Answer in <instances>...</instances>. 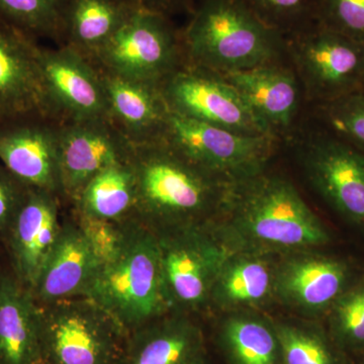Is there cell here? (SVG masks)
Segmentation results:
<instances>
[{
  "label": "cell",
  "mask_w": 364,
  "mask_h": 364,
  "mask_svg": "<svg viewBox=\"0 0 364 364\" xmlns=\"http://www.w3.org/2000/svg\"><path fill=\"white\" fill-rule=\"evenodd\" d=\"M59 122L33 114L0 122V162L21 184L63 198Z\"/></svg>",
  "instance_id": "cell-15"
},
{
  "label": "cell",
  "mask_w": 364,
  "mask_h": 364,
  "mask_svg": "<svg viewBox=\"0 0 364 364\" xmlns=\"http://www.w3.org/2000/svg\"><path fill=\"white\" fill-rule=\"evenodd\" d=\"M98 70L112 124L132 145L160 140L170 112L160 85Z\"/></svg>",
  "instance_id": "cell-19"
},
{
  "label": "cell",
  "mask_w": 364,
  "mask_h": 364,
  "mask_svg": "<svg viewBox=\"0 0 364 364\" xmlns=\"http://www.w3.org/2000/svg\"><path fill=\"white\" fill-rule=\"evenodd\" d=\"M287 143L311 188L337 214L364 226V152L323 127H299Z\"/></svg>",
  "instance_id": "cell-8"
},
{
  "label": "cell",
  "mask_w": 364,
  "mask_h": 364,
  "mask_svg": "<svg viewBox=\"0 0 364 364\" xmlns=\"http://www.w3.org/2000/svg\"><path fill=\"white\" fill-rule=\"evenodd\" d=\"M328 333L347 355L364 349V279L352 282L326 315Z\"/></svg>",
  "instance_id": "cell-29"
},
{
  "label": "cell",
  "mask_w": 364,
  "mask_h": 364,
  "mask_svg": "<svg viewBox=\"0 0 364 364\" xmlns=\"http://www.w3.org/2000/svg\"><path fill=\"white\" fill-rule=\"evenodd\" d=\"M74 220L85 235L91 250L95 253L100 265L105 264L117 257V254L123 248L129 225L132 222L105 221L76 213Z\"/></svg>",
  "instance_id": "cell-33"
},
{
  "label": "cell",
  "mask_w": 364,
  "mask_h": 364,
  "mask_svg": "<svg viewBox=\"0 0 364 364\" xmlns=\"http://www.w3.org/2000/svg\"><path fill=\"white\" fill-rule=\"evenodd\" d=\"M46 364H121L129 333L86 296L40 306Z\"/></svg>",
  "instance_id": "cell-6"
},
{
  "label": "cell",
  "mask_w": 364,
  "mask_h": 364,
  "mask_svg": "<svg viewBox=\"0 0 364 364\" xmlns=\"http://www.w3.org/2000/svg\"><path fill=\"white\" fill-rule=\"evenodd\" d=\"M0 364H46L41 308L11 270L0 269Z\"/></svg>",
  "instance_id": "cell-21"
},
{
  "label": "cell",
  "mask_w": 364,
  "mask_h": 364,
  "mask_svg": "<svg viewBox=\"0 0 364 364\" xmlns=\"http://www.w3.org/2000/svg\"><path fill=\"white\" fill-rule=\"evenodd\" d=\"M100 267L75 220L64 223L58 241L31 293L40 306L85 296Z\"/></svg>",
  "instance_id": "cell-20"
},
{
  "label": "cell",
  "mask_w": 364,
  "mask_h": 364,
  "mask_svg": "<svg viewBox=\"0 0 364 364\" xmlns=\"http://www.w3.org/2000/svg\"><path fill=\"white\" fill-rule=\"evenodd\" d=\"M224 76L270 135L282 144L291 140L301 126V107L306 98L289 60Z\"/></svg>",
  "instance_id": "cell-17"
},
{
  "label": "cell",
  "mask_w": 364,
  "mask_h": 364,
  "mask_svg": "<svg viewBox=\"0 0 364 364\" xmlns=\"http://www.w3.org/2000/svg\"><path fill=\"white\" fill-rule=\"evenodd\" d=\"M181 30L184 61L227 75L287 60L286 37L243 0H200Z\"/></svg>",
  "instance_id": "cell-3"
},
{
  "label": "cell",
  "mask_w": 364,
  "mask_h": 364,
  "mask_svg": "<svg viewBox=\"0 0 364 364\" xmlns=\"http://www.w3.org/2000/svg\"><path fill=\"white\" fill-rule=\"evenodd\" d=\"M316 23L364 47V0H317Z\"/></svg>",
  "instance_id": "cell-32"
},
{
  "label": "cell",
  "mask_w": 364,
  "mask_h": 364,
  "mask_svg": "<svg viewBox=\"0 0 364 364\" xmlns=\"http://www.w3.org/2000/svg\"><path fill=\"white\" fill-rule=\"evenodd\" d=\"M314 107L318 126L364 152V90Z\"/></svg>",
  "instance_id": "cell-30"
},
{
  "label": "cell",
  "mask_w": 364,
  "mask_h": 364,
  "mask_svg": "<svg viewBox=\"0 0 364 364\" xmlns=\"http://www.w3.org/2000/svg\"><path fill=\"white\" fill-rule=\"evenodd\" d=\"M265 25L291 35L316 21L317 0H243Z\"/></svg>",
  "instance_id": "cell-31"
},
{
  "label": "cell",
  "mask_w": 364,
  "mask_h": 364,
  "mask_svg": "<svg viewBox=\"0 0 364 364\" xmlns=\"http://www.w3.org/2000/svg\"><path fill=\"white\" fill-rule=\"evenodd\" d=\"M287 56L306 102L318 105L364 90V47L313 23L287 36Z\"/></svg>",
  "instance_id": "cell-9"
},
{
  "label": "cell",
  "mask_w": 364,
  "mask_h": 364,
  "mask_svg": "<svg viewBox=\"0 0 364 364\" xmlns=\"http://www.w3.org/2000/svg\"><path fill=\"white\" fill-rule=\"evenodd\" d=\"M60 202L61 198L54 193L26 188L2 241L11 272L28 291L35 287L61 234L64 222Z\"/></svg>",
  "instance_id": "cell-16"
},
{
  "label": "cell",
  "mask_w": 364,
  "mask_h": 364,
  "mask_svg": "<svg viewBox=\"0 0 364 364\" xmlns=\"http://www.w3.org/2000/svg\"><path fill=\"white\" fill-rule=\"evenodd\" d=\"M136 217L153 232L214 221L233 181L198 166L164 140L133 145Z\"/></svg>",
  "instance_id": "cell-2"
},
{
  "label": "cell",
  "mask_w": 364,
  "mask_h": 364,
  "mask_svg": "<svg viewBox=\"0 0 364 364\" xmlns=\"http://www.w3.org/2000/svg\"><path fill=\"white\" fill-rule=\"evenodd\" d=\"M21 184L0 162V241H4L7 230L18 212L26 191Z\"/></svg>",
  "instance_id": "cell-34"
},
{
  "label": "cell",
  "mask_w": 364,
  "mask_h": 364,
  "mask_svg": "<svg viewBox=\"0 0 364 364\" xmlns=\"http://www.w3.org/2000/svg\"><path fill=\"white\" fill-rule=\"evenodd\" d=\"M213 225L233 250L277 257L322 249L332 240L293 181L270 165L232 183Z\"/></svg>",
  "instance_id": "cell-1"
},
{
  "label": "cell",
  "mask_w": 364,
  "mask_h": 364,
  "mask_svg": "<svg viewBox=\"0 0 364 364\" xmlns=\"http://www.w3.org/2000/svg\"><path fill=\"white\" fill-rule=\"evenodd\" d=\"M38 45L37 40L0 20V122L33 114L50 117Z\"/></svg>",
  "instance_id": "cell-18"
},
{
  "label": "cell",
  "mask_w": 364,
  "mask_h": 364,
  "mask_svg": "<svg viewBox=\"0 0 364 364\" xmlns=\"http://www.w3.org/2000/svg\"><path fill=\"white\" fill-rule=\"evenodd\" d=\"M133 145L109 119L60 123L58 160L62 195L73 203L98 173L130 159Z\"/></svg>",
  "instance_id": "cell-14"
},
{
  "label": "cell",
  "mask_w": 364,
  "mask_h": 364,
  "mask_svg": "<svg viewBox=\"0 0 364 364\" xmlns=\"http://www.w3.org/2000/svg\"><path fill=\"white\" fill-rule=\"evenodd\" d=\"M282 364H351L324 325L303 318H272Z\"/></svg>",
  "instance_id": "cell-27"
},
{
  "label": "cell",
  "mask_w": 364,
  "mask_h": 364,
  "mask_svg": "<svg viewBox=\"0 0 364 364\" xmlns=\"http://www.w3.org/2000/svg\"><path fill=\"white\" fill-rule=\"evenodd\" d=\"M121 1L133 9H150V11L171 16L172 14L182 13V11L191 13L200 0H121Z\"/></svg>",
  "instance_id": "cell-35"
},
{
  "label": "cell",
  "mask_w": 364,
  "mask_h": 364,
  "mask_svg": "<svg viewBox=\"0 0 364 364\" xmlns=\"http://www.w3.org/2000/svg\"><path fill=\"white\" fill-rule=\"evenodd\" d=\"M215 339L229 364H282L273 320L257 311L225 314Z\"/></svg>",
  "instance_id": "cell-24"
},
{
  "label": "cell",
  "mask_w": 364,
  "mask_h": 364,
  "mask_svg": "<svg viewBox=\"0 0 364 364\" xmlns=\"http://www.w3.org/2000/svg\"><path fill=\"white\" fill-rule=\"evenodd\" d=\"M189 364H210L207 358V353L203 354L200 358H196V360H193V363Z\"/></svg>",
  "instance_id": "cell-36"
},
{
  "label": "cell",
  "mask_w": 364,
  "mask_h": 364,
  "mask_svg": "<svg viewBox=\"0 0 364 364\" xmlns=\"http://www.w3.org/2000/svg\"><path fill=\"white\" fill-rule=\"evenodd\" d=\"M132 9L121 0H69L62 45L92 62Z\"/></svg>",
  "instance_id": "cell-25"
},
{
  "label": "cell",
  "mask_w": 364,
  "mask_h": 364,
  "mask_svg": "<svg viewBox=\"0 0 364 364\" xmlns=\"http://www.w3.org/2000/svg\"><path fill=\"white\" fill-rule=\"evenodd\" d=\"M354 356L358 358V364H364V349Z\"/></svg>",
  "instance_id": "cell-37"
},
{
  "label": "cell",
  "mask_w": 364,
  "mask_h": 364,
  "mask_svg": "<svg viewBox=\"0 0 364 364\" xmlns=\"http://www.w3.org/2000/svg\"><path fill=\"white\" fill-rule=\"evenodd\" d=\"M320 251L310 249L277 257L274 301L299 318L318 321L326 317L354 282L348 262Z\"/></svg>",
  "instance_id": "cell-13"
},
{
  "label": "cell",
  "mask_w": 364,
  "mask_h": 364,
  "mask_svg": "<svg viewBox=\"0 0 364 364\" xmlns=\"http://www.w3.org/2000/svg\"><path fill=\"white\" fill-rule=\"evenodd\" d=\"M161 139L198 166L233 182L267 168L282 145L273 136L242 135L171 112Z\"/></svg>",
  "instance_id": "cell-10"
},
{
  "label": "cell",
  "mask_w": 364,
  "mask_h": 364,
  "mask_svg": "<svg viewBox=\"0 0 364 364\" xmlns=\"http://www.w3.org/2000/svg\"><path fill=\"white\" fill-rule=\"evenodd\" d=\"M43 88L49 116L59 123L109 119V105L97 67L67 45H38Z\"/></svg>",
  "instance_id": "cell-12"
},
{
  "label": "cell",
  "mask_w": 364,
  "mask_h": 364,
  "mask_svg": "<svg viewBox=\"0 0 364 364\" xmlns=\"http://www.w3.org/2000/svg\"><path fill=\"white\" fill-rule=\"evenodd\" d=\"M160 88L173 114L242 135L272 136L223 74L184 64Z\"/></svg>",
  "instance_id": "cell-11"
},
{
  "label": "cell",
  "mask_w": 364,
  "mask_h": 364,
  "mask_svg": "<svg viewBox=\"0 0 364 364\" xmlns=\"http://www.w3.org/2000/svg\"><path fill=\"white\" fill-rule=\"evenodd\" d=\"M163 287L172 312H198L210 306L223 263L233 249L212 223L154 232Z\"/></svg>",
  "instance_id": "cell-5"
},
{
  "label": "cell",
  "mask_w": 364,
  "mask_h": 364,
  "mask_svg": "<svg viewBox=\"0 0 364 364\" xmlns=\"http://www.w3.org/2000/svg\"><path fill=\"white\" fill-rule=\"evenodd\" d=\"M277 256L233 250L223 263L210 306L224 314L256 311L274 299Z\"/></svg>",
  "instance_id": "cell-23"
},
{
  "label": "cell",
  "mask_w": 364,
  "mask_h": 364,
  "mask_svg": "<svg viewBox=\"0 0 364 364\" xmlns=\"http://www.w3.org/2000/svg\"><path fill=\"white\" fill-rule=\"evenodd\" d=\"M136 183L130 159L105 169L73 203L76 214L116 223L136 220Z\"/></svg>",
  "instance_id": "cell-26"
},
{
  "label": "cell",
  "mask_w": 364,
  "mask_h": 364,
  "mask_svg": "<svg viewBox=\"0 0 364 364\" xmlns=\"http://www.w3.org/2000/svg\"><path fill=\"white\" fill-rule=\"evenodd\" d=\"M92 63L119 77L160 85L186 64L181 30L166 14L133 9Z\"/></svg>",
  "instance_id": "cell-7"
},
{
  "label": "cell",
  "mask_w": 364,
  "mask_h": 364,
  "mask_svg": "<svg viewBox=\"0 0 364 364\" xmlns=\"http://www.w3.org/2000/svg\"><path fill=\"white\" fill-rule=\"evenodd\" d=\"M85 296L111 314L129 334L172 313L154 232L138 220L132 221L123 248L100 265Z\"/></svg>",
  "instance_id": "cell-4"
},
{
  "label": "cell",
  "mask_w": 364,
  "mask_h": 364,
  "mask_svg": "<svg viewBox=\"0 0 364 364\" xmlns=\"http://www.w3.org/2000/svg\"><path fill=\"white\" fill-rule=\"evenodd\" d=\"M205 353L202 328L172 312L129 334L121 364H189Z\"/></svg>",
  "instance_id": "cell-22"
},
{
  "label": "cell",
  "mask_w": 364,
  "mask_h": 364,
  "mask_svg": "<svg viewBox=\"0 0 364 364\" xmlns=\"http://www.w3.org/2000/svg\"><path fill=\"white\" fill-rule=\"evenodd\" d=\"M69 0H0V20L33 39L64 42Z\"/></svg>",
  "instance_id": "cell-28"
}]
</instances>
